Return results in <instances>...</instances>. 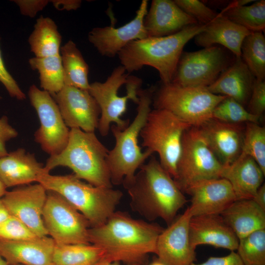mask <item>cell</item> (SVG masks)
I'll return each instance as SVG.
<instances>
[{
    "label": "cell",
    "mask_w": 265,
    "mask_h": 265,
    "mask_svg": "<svg viewBox=\"0 0 265 265\" xmlns=\"http://www.w3.org/2000/svg\"><path fill=\"white\" fill-rule=\"evenodd\" d=\"M37 183L62 196L86 218L90 227L105 223L115 211L123 195L119 189L95 186L74 174L53 175L44 169Z\"/></svg>",
    "instance_id": "8992f818"
},
{
    "label": "cell",
    "mask_w": 265,
    "mask_h": 265,
    "mask_svg": "<svg viewBox=\"0 0 265 265\" xmlns=\"http://www.w3.org/2000/svg\"><path fill=\"white\" fill-rule=\"evenodd\" d=\"M19 8L21 13L30 18L34 17L50 2L48 0H14Z\"/></svg>",
    "instance_id": "60d3db41"
},
{
    "label": "cell",
    "mask_w": 265,
    "mask_h": 265,
    "mask_svg": "<svg viewBox=\"0 0 265 265\" xmlns=\"http://www.w3.org/2000/svg\"><path fill=\"white\" fill-rule=\"evenodd\" d=\"M205 26L196 24L168 36L132 41L118 54L121 65L130 73L149 66L159 72L162 83H170L186 44Z\"/></svg>",
    "instance_id": "3957f363"
},
{
    "label": "cell",
    "mask_w": 265,
    "mask_h": 265,
    "mask_svg": "<svg viewBox=\"0 0 265 265\" xmlns=\"http://www.w3.org/2000/svg\"><path fill=\"white\" fill-rule=\"evenodd\" d=\"M94 265H123L120 264L118 262H110L105 259L104 257L96 263ZM124 265H140L138 264H125Z\"/></svg>",
    "instance_id": "7dc6e473"
},
{
    "label": "cell",
    "mask_w": 265,
    "mask_h": 265,
    "mask_svg": "<svg viewBox=\"0 0 265 265\" xmlns=\"http://www.w3.org/2000/svg\"><path fill=\"white\" fill-rule=\"evenodd\" d=\"M22 265L17 264V265Z\"/></svg>",
    "instance_id": "f5cc1de1"
},
{
    "label": "cell",
    "mask_w": 265,
    "mask_h": 265,
    "mask_svg": "<svg viewBox=\"0 0 265 265\" xmlns=\"http://www.w3.org/2000/svg\"><path fill=\"white\" fill-rule=\"evenodd\" d=\"M196 24H199L172 0H152L143 20L147 37L168 36Z\"/></svg>",
    "instance_id": "ffe728a7"
},
{
    "label": "cell",
    "mask_w": 265,
    "mask_h": 265,
    "mask_svg": "<svg viewBox=\"0 0 265 265\" xmlns=\"http://www.w3.org/2000/svg\"><path fill=\"white\" fill-rule=\"evenodd\" d=\"M37 237L24 223L16 217L9 215L0 224V240L22 241Z\"/></svg>",
    "instance_id": "8d00e7d4"
},
{
    "label": "cell",
    "mask_w": 265,
    "mask_h": 265,
    "mask_svg": "<svg viewBox=\"0 0 265 265\" xmlns=\"http://www.w3.org/2000/svg\"><path fill=\"white\" fill-rule=\"evenodd\" d=\"M247 107L250 113L262 117L265 110V80L256 79Z\"/></svg>",
    "instance_id": "f35d334b"
},
{
    "label": "cell",
    "mask_w": 265,
    "mask_h": 265,
    "mask_svg": "<svg viewBox=\"0 0 265 265\" xmlns=\"http://www.w3.org/2000/svg\"><path fill=\"white\" fill-rule=\"evenodd\" d=\"M252 200L265 211V185L263 184L257 190Z\"/></svg>",
    "instance_id": "f6af8a7d"
},
{
    "label": "cell",
    "mask_w": 265,
    "mask_h": 265,
    "mask_svg": "<svg viewBox=\"0 0 265 265\" xmlns=\"http://www.w3.org/2000/svg\"><path fill=\"white\" fill-rule=\"evenodd\" d=\"M47 190L39 183L7 191L1 200L9 215L24 223L37 236H48L42 214Z\"/></svg>",
    "instance_id": "5bb4252c"
},
{
    "label": "cell",
    "mask_w": 265,
    "mask_h": 265,
    "mask_svg": "<svg viewBox=\"0 0 265 265\" xmlns=\"http://www.w3.org/2000/svg\"><path fill=\"white\" fill-rule=\"evenodd\" d=\"M148 11V0H142L134 18L118 27H97L88 33L89 42L103 56L114 57L132 41L147 37L143 25Z\"/></svg>",
    "instance_id": "2e32d148"
},
{
    "label": "cell",
    "mask_w": 265,
    "mask_h": 265,
    "mask_svg": "<svg viewBox=\"0 0 265 265\" xmlns=\"http://www.w3.org/2000/svg\"><path fill=\"white\" fill-rule=\"evenodd\" d=\"M53 6L58 10H75L80 7V0H50Z\"/></svg>",
    "instance_id": "ee69618b"
},
{
    "label": "cell",
    "mask_w": 265,
    "mask_h": 265,
    "mask_svg": "<svg viewBox=\"0 0 265 265\" xmlns=\"http://www.w3.org/2000/svg\"><path fill=\"white\" fill-rule=\"evenodd\" d=\"M0 82L3 85L9 96L18 100H24L26 96L18 83L7 71L2 59L0 49Z\"/></svg>",
    "instance_id": "ab89813d"
},
{
    "label": "cell",
    "mask_w": 265,
    "mask_h": 265,
    "mask_svg": "<svg viewBox=\"0 0 265 265\" xmlns=\"http://www.w3.org/2000/svg\"><path fill=\"white\" fill-rule=\"evenodd\" d=\"M190 265H243L242 262L235 251L223 257H211L205 262L201 264L194 262Z\"/></svg>",
    "instance_id": "7bdbcfd3"
},
{
    "label": "cell",
    "mask_w": 265,
    "mask_h": 265,
    "mask_svg": "<svg viewBox=\"0 0 265 265\" xmlns=\"http://www.w3.org/2000/svg\"><path fill=\"white\" fill-rule=\"evenodd\" d=\"M108 151L94 132L71 129L66 146L59 154L50 156L44 171L50 173L56 167H67L80 180L95 186L112 188L107 162Z\"/></svg>",
    "instance_id": "277c9868"
},
{
    "label": "cell",
    "mask_w": 265,
    "mask_h": 265,
    "mask_svg": "<svg viewBox=\"0 0 265 265\" xmlns=\"http://www.w3.org/2000/svg\"><path fill=\"white\" fill-rule=\"evenodd\" d=\"M32 70L39 74L40 86L51 95L64 87V72L60 54L43 57H33L28 60Z\"/></svg>",
    "instance_id": "1f68e13d"
},
{
    "label": "cell",
    "mask_w": 265,
    "mask_h": 265,
    "mask_svg": "<svg viewBox=\"0 0 265 265\" xmlns=\"http://www.w3.org/2000/svg\"><path fill=\"white\" fill-rule=\"evenodd\" d=\"M235 57L233 53L219 45L195 52H183L171 83L207 88L230 66Z\"/></svg>",
    "instance_id": "8fae6325"
},
{
    "label": "cell",
    "mask_w": 265,
    "mask_h": 265,
    "mask_svg": "<svg viewBox=\"0 0 265 265\" xmlns=\"http://www.w3.org/2000/svg\"><path fill=\"white\" fill-rule=\"evenodd\" d=\"M149 265H166L161 261H160L157 257Z\"/></svg>",
    "instance_id": "681fc988"
},
{
    "label": "cell",
    "mask_w": 265,
    "mask_h": 265,
    "mask_svg": "<svg viewBox=\"0 0 265 265\" xmlns=\"http://www.w3.org/2000/svg\"><path fill=\"white\" fill-rule=\"evenodd\" d=\"M141 84V79L130 76L122 65L114 68L105 81L90 83L88 92L101 110L97 129L102 136L107 135L112 124L122 130L129 125V120L121 117L126 111L129 100L138 103Z\"/></svg>",
    "instance_id": "52a82bcc"
},
{
    "label": "cell",
    "mask_w": 265,
    "mask_h": 265,
    "mask_svg": "<svg viewBox=\"0 0 265 265\" xmlns=\"http://www.w3.org/2000/svg\"><path fill=\"white\" fill-rule=\"evenodd\" d=\"M6 189L7 188L0 180V199H1L7 191Z\"/></svg>",
    "instance_id": "c3c4849f"
},
{
    "label": "cell",
    "mask_w": 265,
    "mask_h": 265,
    "mask_svg": "<svg viewBox=\"0 0 265 265\" xmlns=\"http://www.w3.org/2000/svg\"><path fill=\"white\" fill-rule=\"evenodd\" d=\"M249 0L232 1L220 13L251 32H263L265 29V0L251 5Z\"/></svg>",
    "instance_id": "83f0119b"
},
{
    "label": "cell",
    "mask_w": 265,
    "mask_h": 265,
    "mask_svg": "<svg viewBox=\"0 0 265 265\" xmlns=\"http://www.w3.org/2000/svg\"><path fill=\"white\" fill-rule=\"evenodd\" d=\"M240 57L256 79L265 80V38L263 32H252L244 38Z\"/></svg>",
    "instance_id": "d6a6232c"
},
{
    "label": "cell",
    "mask_w": 265,
    "mask_h": 265,
    "mask_svg": "<svg viewBox=\"0 0 265 265\" xmlns=\"http://www.w3.org/2000/svg\"><path fill=\"white\" fill-rule=\"evenodd\" d=\"M265 176L251 157L241 154L233 163L223 167L221 178L230 183L237 200L252 199Z\"/></svg>",
    "instance_id": "484cf974"
},
{
    "label": "cell",
    "mask_w": 265,
    "mask_h": 265,
    "mask_svg": "<svg viewBox=\"0 0 265 265\" xmlns=\"http://www.w3.org/2000/svg\"><path fill=\"white\" fill-rule=\"evenodd\" d=\"M44 165L33 154L20 148L0 158V180L6 188L37 182Z\"/></svg>",
    "instance_id": "cb8c5ba5"
},
{
    "label": "cell",
    "mask_w": 265,
    "mask_h": 265,
    "mask_svg": "<svg viewBox=\"0 0 265 265\" xmlns=\"http://www.w3.org/2000/svg\"><path fill=\"white\" fill-rule=\"evenodd\" d=\"M64 85L88 91L89 66L76 44L68 41L60 49Z\"/></svg>",
    "instance_id": "f546056e"
},
{
    "label": "cell",
    "mask_w": 265,
    "mask_h": 265,
    "mask_svg": "<svg viewBox=\"0 0 265 265\" xmlns=\"http://www.w3.org/2000/svg\"><path fill=\"white\" fill-rule=\"evenodd\" d=\"M223 167L196 127L185 132L174 178L183 193L198 182L221 178Z\"/></svg>",
    "instance_id": "30bf717a"
},
{
    "label": "cell",
    "mask_w": 265,
    "mask_h": 265,
    "mask_svg": "<svg viewBox=\"0 0 265 265\" xmlns=\"http://www.w3.org/2000/svg\"><path fill=\"white\" fill-rule=\"evenodd\" d=\"M212 118L231 124L259 123L260 118L250 113L245 107L232 98L226 97L214 108Z\"/></svg>",
    "instance_id": "d590c367"
},
{
    "label": "cell",
    "mask_w": 265,
    "mask_h": 265,
    "mask_svg": "<svg viewBox=\"0 0 265 265\" xmlns=\"http://www.w3.org/2000/svg\"><path fill=\"white\" fill-rule=\"evenodd\" d=\"M250 33L244 27L219 13L217 17L205 26L204 30L194 38L195 43L198 46L206 48L219 45L239 57L242 42Z\"/></svg>",
    "instance_id": "d4e9b609"
},
{
    "label": "cell",
    "mask_w": 265,
    "mask_h": 265,
    "mask_svg": "<svg viewBox=\"0 0 265 265\" xmlns=\"http://www.w3.org/2000/svg\"><path fill=\"white\" fill-rule=\"evenodd\" d=\"M53 95L62 117L70 129L95 132L98 129L101 110L88 91L64 85Z\"/></svg>",
    "instance_id": "9a60e30c"
},
{
    "label": "cell",
    "mask_w": 265,
    "mask_h": 265,
    "mask_svg": "<svg viewBox=\"0 0 265 265\" xmlns=\"http://www.w3.org/2000/svg\"><path fill=\"white\" fill-rule=\"evenodd\" d=\"M123 186L132 209L150 221L161 218L170 225L187 202L174 179L153 156Z\"/></svg>",
    "instance_id": "7a4b0ae2"
},
{
    "label": "cell",
    "mask_w": 265,
    "mask_h": 265,
    "mask_svg": "<svg viewBox=\"0 0 265 265\" xmlns=\"http://www.w3.org/2000/svg\"><path fill=\"white\" fill-rule=\"evenodd\" d=\"M28 96L40 124L34 134V140L50 156L59 154L68 143L70 129L66 125L57 104L50 93L34 84L30 86Z\"/></svg>",
    "instance_id": "4fadbf2b"
},
{
    "label": "cell",
    "mask_w": 265,
    "mask_h": 265,
    "mask_svg": "<svg viewBox=\"0 0 265 265\" xmlns=\"http://www.w3.org/2000/svg\"><path fill=\"white\" fill-rule=\"evenodd\" d=\"M55 245L48 236L22 241L0 240V256L8 265H53Z\"/></svg>",
    "instance_id": "7402d4cb"
},
{
    "label": "cell",
    "mask_w": 265,
    "mask_h": 265,
    "mask_svg": "<svg viewBox=\"0 0 265 265\" xmlns=\"http://www.w3.org/2000/svg\"><path fill=\"white\" fill-rule=\"evenodd\" d=\"M251 157L265 174V128L259 123H245L241 153Z\"/></svg>",
    "instance_id": "e575fe53"
},
{
    "label": "cell",
    "mask_w": 265,
    "mask_h": 265,
    "mask_svg": "<svg viewBox=\"0 0 265 265\" xmlns=\"http://www.w3.org/2000/svg\"><path fill=\"white\" fill-rule=\"evenodd\" d=\"M9 215V213L0 199V224L5 220Z\"/></svg>",
    "instance_id": "bcb514c9"
},
{
    "label": "cell",
    "mask_w": 265,
    "mask_h": 265,
    "mask_svg": "<svg viewBox=\"0 0 265 265\" xmlns=\"http://www.w3.org/2000/svg\"><path fill=\"white\" fill-rule=\"evenodd\" d=\"M163 229L158 224L115 211L102 225L89 228V240L103 250L104 258L109 261L145 265L148 254L156 253L157 240Z\"/></svg>",
    "instance_id": "6da1fadb"
},
{
    "label": "cell",
    "mask_w": 265,
    "mask_h": 265,
    "mask_svg": "<svg viewBox=\"0 0 265 265\" xmlns=\"http://www.w3.org/2000/svg\"><path fill=\"white\" fill-rule=\"evenodd\" d=\"M220 215L238 239L265 229V211L252 199L236 200Z\"/></svg>",
    "instance_id": "4316f807"
},
{
    "label": "cell",
    "mask_w": 265,
    "mask_h": 265,
    "mask_svg": "<svg viewBox=\"0 0 265 265\" xmlns=\"http://www.w3.org/2000/svg\"><path fill=\"white\" fill-rule=\"evenodd\" d=\"M177 5L193 18L198 24L206 26L215 19L219 13L198 0H174Z\"/></svg>",
    "instance_id": "74e56055"
},
{
    "label": "cell",
    "mask_w": 265,
    "mask_h": 265,
    "mask_svg": "<svg viewBox=\"0 0 265 265\" xmlns=\"http://www.w3.org/2000/svg\"><path fill=\"white\" fill-rule=\"evenodd\" d=\"M0 265H8L6 261L0 256Z\"/></svg>",
    "instance_id": "f907efd6"
},
{
    "label": "cell",
    "mask_w": 265,
    "mask_h": 265,
    "mask_svg": "<svg viewBox=\"0 0 265 265\" xmlns=\"http://www.w3.org/2000/svg\"><path fill=\"white\" fill-rule=\"evenodd\" d=\"M189 238L192 247L207 244L237 250L238 238L220 214L192 216L189 222Z\"/></svg>",
    "instance_id": "44dd1931"
},
{
    "label": "cell",
    "mask_w": 265,
    "mask_h": 265,
    "mask_svg": "<svg viewBox=\"0 0 265 265\" xmlns=\"http://www.w3.org/2000/svg\"><path fill=\"white\" fill-rule=\"evenodd\" d=\"M105 256L102 249L93 244L55 243L53 265H94Z\"/></svg>",
    "instance_id": "4dcf8cb0"
},
{
    "label": "cell",
    "mask_w": 265,
    "mask_h": 265,
    "mask_svg": "<svg viewBox=\"0 0 265 265\" xmlns=\"http://www.w3.org/2000/svg\"><path fill=\"white\" fill-rule=\"evenodd\" d=\"M256 80L240 56L206 88L211 93L230 97L244 107L247 106Z\"/></svg>",
    "instance_id": "603a6c76"
},
{
    "label": "cell",
    "mask_w": 265,
    "mask_h": 265,
    "mask_svg": "<svg viewBox=\"0 0 265 265\" xmlns=\"http://www.w3.org/2000/svg\"><path fill=\"white\" fill-rule=\"evenodd\" d=\"M191 127L166 110L154 108L149 113L140 132L141 146L152 154H158L160 164L173 179L184 134Z\"/></svg>",
    "instance_id": "ba28073f"
},
{
    "label": "cell",
    "mask_w": 265,
    "mask_h": 265,
    "mask_svg": "<svg viewBox=\"0 0 265 265\" xmlns=\"http://www.w3.org/2000/svg\"><path fill=\"white\" fill-rule=\"evenodd\" d=\"M244 124H231L212 118L196 127L224 166L233 163L241 153Z\"/></svg>",
    "instance_id": "ac0fdd59"
},
{
    "label": "cell",
    "mask_w": 265,
    "mask_h": 265,
    "mask_svg": "<svg viewBox=\"0 0 265 265\" xmlns=\"http://www.w3.org/2000/svg\"><path fill=\"white\" fill-rule=\"evenodd\" d=\"M2 97L0 95V100L1 99Z\"/></svg>",
    "instance_id": "816d5d0a"
},
{
    "label": "cell",
    "mask_w": 265,
    "mask_h": 265,
    "mask_svg": "<svg viewBox=\"0 0 265 265\" xmlns=\"http://www.w3.org/2000/svg\"><path fill=\"white\" fill-rule=\"evenodd\" d=\"M42 217L48 235L56 244H90L89 222L57 193L47 190Z\"/></svg>",
    "instance_id": "7c38bea8"
},
{
    "label": "cell",
    "mask_w": 265,
    "mask_h": 265,
    "mask_svg": "<svg viewBox=\"0 0 265 265\" xmlns=\"http://www.w3.org/2000/svg\"><path fill=\"white\" fill-rule=\"evenodd\" d=\"M18 135V132L9 124L7 116L1 117L0 118V158L8 154L5 146L6 142Z\"/></svg>",
    "instance_id": "b9f144b4"
},
{
    "label": "cell",
    "mask_w": 265,
    "mask_h": 265,
    "mask_svg": "<svg viewBox=\"0 0 265 265\" xmlns=\"http://www.w3.org/2000/svg\"><path fill=\"white\" fill-rule=\"evenodd\" d=\"M226 96L215 95L205 87L162 83L155 91V109L166 110L182 121L198 127L212 118L213 110Z\"/></svg>",
    "instance_id": "9c48e42d"
},
{
    "label": "cell",
    "mask_w": 265,
    "mask_h": 265,
    "mask_svg": "<svg viewBox=\"0 0 265 265\" xmlns=\"http://www.w3.org/2000/svg\"><path fill=\"white\" fill-rule=\"evenodd\" d=\"M237 250L243 265H265V229L239 239Z\"/></svg>",
    "instance_id": "836d02e7"
},
{
    "label": "cell",
    "mask_w": 265,
    "mask_h": 265,
    "mask_svg": "<svg viewBox=\"0 0 265 265\" xmlns=\"http://www.w3.org/2000/svg\"><path fill=\"white\" fill-rule=\"evenodd\" d=\"M156 89L154 86H151L139 89L136 114L126 128L122 130L114 124L111 125L115 145L108 151L107 162L113 186L124 185L131 182L136 171L153 155L147 150L141 151L138 145V137L151 110Z\"/></svg>",
    "instance_id": "5b68a950"
},
{
    "label": "cell",
    "mask_w": 265,
    "mask_h": 265,
    "mask_svg": "<svg viewBox=\"0 0 265 265\" xmlns=\"http://www.w3.org/2000/svg\"><path fill=\"white\" fill-rule=\"evenodd\" d=\"M191 217L186 209L159 235L155 254L166 265H190L196 261L195 249L189 238Z\"/></svg>",
    "instance_id": "e0dca14e"
},
{
    "label": "cell",
    "mask_w": 265,
    "mask_h": 265,
    "mask_svg": "<svg viewBox=\"0 0 265 265\" xmlns=\"http://www.w3.org/2000/svg\"><path fill=\"white\" fill-rule=\"evenodd\" d=\"M186 193L191 195V203L187 209L191 217L220 214L237 200L231 184L222 178L198 182Z\"/></svg>",
    "instance_id": "d6986e66"
},
{
    "label": "cell",
    "mask_w": 265,
    "mask_h": 265,
    "mask_svg": "<svg viewBox=\"0 0 265 265\" xmlns=\"http://www.w3.org/2000/svg\"><path fill=\"white\" fill-rule=\"evenodd\" d=\"M62 37L55 22L41 16L36 20L28 42L35 57H43L60 54Z\"/></svg>",
    "instance_id": "f1b7e54d"
}]
</instances>
